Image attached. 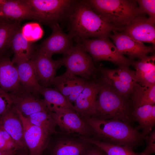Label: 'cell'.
<instances>
[{
	"label": "cell",
	"instance_id": "obj_38",
	"mask_svg": "<svg viewBox=\"0 0 155 155\" xmlns=\"http://www.w3.org/2000/svg\"><path fill=\"white\" fill-rule=\"evenodd\" d=\"M17 155H30V154L27 151L20 150L18 153Z\"/></svg>",
	"mask_w": 155,
	"mask_h": 155
},
{
	"label": "cell",
	"instance_id": "obj_30",
	"mask_svg": "<svg viewBox=\"0 0 155 155\" xmlns=\"http://www.w3.org/2000/svg\"><path fill=\"white\" fill-rule=\"evenodd\" d=\"M20 27L18 21L2 20L0 22V55L9 47L11 39Z\"/></svg>",
	"mask_w": 155,
	"mask_h": 155
},
{
	"label": "cell",
	"instance_id": "obj_19",
	"mask_svg": "<svg viewBox=\"0 0 155 155\" xmlns=\"http://www.w3.org/2000/svg\"><path fill=\"white\" fill-rule=\"evenodd\" d=\"M9 94L12 106L26 117L40 112H49L43 99H40L30 93L26 92L19 94Z\"/></svg>",
	"mask_w": 155,
	"mask_h": 155
},
{
	"label": "cell",
	"instance_id": "obj_5",
	"mask_svg": "<svg viewBox=\"0 0 155 155\" xmlns=\"http://www.w3.org/2000/svg\"><path fill=\"white\" fill-rule=\"evenodd\" d=\"M34 13L35 20L42 23L53 24L67 20L76 0H23Z\"/></svg>",
	"mask_w": 155,
	"mask_h": 155
},
{
	"label": "cell",
	"instance_id": "obj_2",
	"mask_svg": "<svg viewBox=\"0 0 155 155\" xmlns=\"http://www.w3.org/2000/svg\"><path fill=\"white\" fill-rule=\"evenodd\" d=\"M92 132L102 141L132 148L144 138L129 124L116 119H104L96 117L84 119Z\"/></svg>",
	"mask_w": 155,
	"mask_h": 155
},
{
	"label": "cell",
	"instance_id": "obj_21",
	"mask_svg": "<svg viewBox=\"0 0 155 155\" xmlns=\"http://www.w3.org/2000/svg\"><path fill=\"white\" fill-rule=\"evenodd\" d=\"M155 55L147 56L132 61L131 65L136 70L135 77L136 82L142 86L155 84Z\"/></svg>",
	"mask_w": 155,
	"mask_h": 155
},
{
	"label": "cell",
	"instance_id": "obj_31",
	"mask_svg": "<svg viewBox=\"0 0 155 155\" xmlns=\"http://www.w3.org/2000/svg\"><path fill=\"white\" fill-rule=\"evenodd\" d=\"M21 30L23 35L30 42L39 39L43 34L42 29L40 25L36 23L26 24Z\"/></svg>",
	"mask_w": 155,
	"mask_h": 155
},
{
	"label": "cell",
	"instance_id": "obj_12",
	"mask_svg": "<svg viewBox=\"0 0 155 155\" xmlns=\"http://www.w3.org/2000/svg\"><path fill=\"white\" fill-rule=\"evenodd\" d=\"M51 57L39 49L31 59L38 82L43 87H47L51 84L57 70L63 65L62 58L54 60Z\"/></svg>",
	"mask_w": 155,
	"mask_h": 155
},
{
	"label": "cell",
	"instance_id": "obj_7",
	"mask_svg": "<svg viewBox=\"0 0 155 155\" xmlns=\"http://www.w3.org/2000/svg\"><path fill=\"white\" fill-rule=\"evenodd\" d=\"M98 69L102 76L101 80L129 100L137 83L135 71L125 65H120L117 69H111L100 65Z\"/></svg>",
	"mask_w": 155,
	"mask_h": 155
},
{
	"label": "cell",
	"instance_id": "obj_36",
	"mask_svg": "<svg viewBox=\"0 0 155 155\" xmlns=\"http://www.w3.org/2000/svg\"><path fill=\"white\" fill-rule=\"evenodd\" d=\"M95 147L90 148L83 155H106L105 153L99 147Z\"/></svg>",
	"mask_w": 155,
	"mask_h": 155
},
{
	"label": "cell",
	"instance_id": "obj_6",
	"mask_svg": "<svg viewBox=\"0 0 155 155\" xmlns=\"http://www.w3.org/2000/svg\"><path fill=\"white\" fill-rule=\"evenodd\" d=\"M79 42L84 49L92 56L95 63L102 61L112 62L119 66L131 65L133 60L121 54L108 37L90 39L80 40Z\"/></svg>",
	"mask_w": 155,
	"mask_h": 155
},
{
	"label": "cell",
	"instance_id": "obj_10",
	"mask_svg": "<svg viewBox=\"0 0 155 155\" xmlns=\"http://www.w3.org/2000/svg\"><path fill=\"white\" fill-rule=\"evenodd\" d=\"M16 110L22 124L24 140L30 155H42L48 146L51 135L32 123L27 117Z\"/></svg>",
	"mask_w": 155,
	"mask_h": 155
},
{
	"label": "cell",
	"instance_id": "obj_35",
	"mask_svg": "<svg viewBox=\"0 0 155 155\" xmlns=\"http://www.w3.org/2000/svg\"><path fill=\"white\" fill-rule=\"evenodd\" d=\"M147 144V146L145 150L139 154L140 155H150L154 153L155 150V131L151 132L149 135L144 138Z\"/></svg>",
	"mask_w": 155,
	"mask_h": 155
},
{
	"label": "cell",
	"instance_id": "obj_11",
	"mask_svg": "<svg viewBox=\"0 0 155 155\" xmlns=\"http://www.w3.org/2000/svg\"><path fill=\"white\" fill-rule=\"evenodd\" d=\"M112 32L113 34L110 33L108 37L113 40L119 51L123 55H128L131 60H133L136 58H141L155 51L154 46H146L143 42L117 30H113Z\"/></svg>",
	"mask_w": 155,
	"mask_h": 155
},
{
	"label": "cell",
	"instance_id": "obj_15",
	"mask_svg": "<svg viewBox=\"0 0 155 155\" xmlns=\"http://www.w3.org/2000/svg\"><path fill=\"white\" fill-rule=\"evenodd\" d=\"M88 81L66 71L62 75L55 77L51 84L72 104L74 103Z\"/></svg>",
	"mask_w": 155,
	"mask_h": 155
},
{
	"label": "cell",
	"instance_id": "obj_20",
	"mask_svg": "<svg viewBox=\"0 0 155 155\" xmlns=\"http://www.w3.org/2000/svg\"><path fill=\"white\" fill-rule=\"evenodd\" d=\"M90 144L79 137L61 136L56 141L51 149V154L83 155L90 148Z\"/></svg>",
	"mask_w": 155,
	"mask_h": 155
},
{
	"label": "cell",
	"instance_id": "obj_1",
	"mask_svg": "<svg viewBox=\"0 0 155 155\" xmlns=\"http://www.w3.org/2000/svg\"><path fill=\"white\" fill-rule=\"evenodd\" d=\"M67 20L69 34L76 41L108 37L113 30H117L85 0H76Z\"/></svg>",
	"mask_w": 155,
	"mask_h": 155
},
{
	"label": "cell",
	"instance_id": "obj_3",
	"mask_svg": "<svg viewBox=\"0 0 155 155\" xmlns=\"http://www.w3.org/2000/svg\"><path fill=\"white\" fill-rule=\"evenodd\" d=\"M95 109L96 117L116 119L129 124L132 121L130 103L100 80Z\"/></svg>",
	"mask_w": 155,
	"mask_h": 155
},
{
	"label": "cell",
	"instance_id": "obj_33",
	"mask_svg": "<svg viewBox=\"0 0 155 155\" xmlns=\"http://www.w3.org/2000/svg\"><path fill=\"white\" fill-rule=\"evenodd\" d=\"M0 150H18L16 144L10 136L0 127Z\"/></svg>",
	"mask_w": 155,
	"mask_h": 155
},
{
	"label": "cell",
	"instance_id": "obj_27",
	"mask_svg": "<svg viewBox=\"0 0 155 155\" xmlns=\"http://www.w3.org/2000/svg\"><path fill=\"white\" fill-rule=\"evenodd\" d=\"M133 108L155 103V84L142 86L136 83L131 95Z\"/></svg>",
	"mask_w": 155,
	"mask_h": 155
},
{
	"label": "cell",
	"instance_id": "obj_25",
	"mask_svg": "<svg viewBox=\"0 0 155 155\" xmlns=\"http://www.w3.org/2000/svg\"><path fill=\"white\" fill-rule=\"evenodd\" d=\"M131 113L132 119L139 124L137 129L142 130L144 138L150 133L155 124V105H146L133 108Z\"/></svg>",
	"mask_w": 155,
	"mask_h": 155
},
{
	"label": "cell",
	"instance_id": "obj_9",
	"mask_svg": "<svg viewBox=\"0 0 155 155\" xmlns=\"http://www.w3.org/2000/svg\"><path fill=\"white\" fill-rule=\"evenodd\" d=\"M63 133H71L89 137L92 134L90 129L84 119L75 111L63 108H55L49 112Z\"/></svg>",
	"mask_w": 155,
	"mask_h": 155
},
{
	"label": "cell",
	"instance_id": "obj_23",
	"mask_svg": "<svg viewBox=\"0 0 155 155\" xmlns=\"http://www.w3.org/2000/svg\"><path fill=\"white\" fill-rule=\"evenodd\" d=\"M16 67L19 81L23 88L27 92L38 97L40 94L41 85L37 80L32 59L17 64Z\"/></svg>",
	"mask_w": 155,
	"mask_h": 155
},
{
	"label": "cell",
	"instance_id": "obj_26",
	"mask_svg": "<svg viewBox=\"0 0 155 155\" xmlns=\"http://www.w3.org/2000/svg\"><path fill=\"white\" fill-rule=\"evenodd\" d=\"M39 93L43 96L44 101L49 112L59 108L75 111L73 105L59 91L55 88H48L41 86Z\"/></svg>",
	"mask_w": 155,
	"mask_h": 155
},
{
	"label": "cell",
	"instance_id": "obj_40",
	"mask_svg": "<svg viewBox=\"0 0 155 155\" xmlns=\"http://www.w3.org/2000/svg\"><path fill=\"white\" fill-rule=\"evenodd\" d=\"M2 20L1 18V16H0V22Z\"/></svg>",
	"mask_w": 155,
	"mask_h": 155
},
{
	"label": "cell",
	"instance_id": "obj_32",
	"mask_svg": "<svg viewBox=\"0 0 155 155\" xmlns=\"http://www.w3.org/2000/svg\"><path fill=\"white\" fill-rule=\"evenodd\" d=\"M139 15L147 14L149 16L148 20L152 23H155V0H138Z\"/></svg>",
	"mask_w": 155,
	"mask_h": 155
},
{
	"label": "cell",
	"instance_id": "obj_34",
	"mask_svg": "<svg viewBox=\"0 0 155 155\" xmlns=\"http://www.w3.org/2000/svg\"><path fill=\"white\" fill-rule=\"evenodd\" d=\"M12 106L9 94L0 89V120Z\"/></svg>",
	"mask_w": 155,
	"mask_h": 155
},
{
	"label": "cell",
	"instance_id": "obj_13",
	"mask_svg": "<svg viewBox=\"0 0 155 155\" xmlns=\"http://www.w3.org/2000/svg\"><path fill=\"white\" fill-rule=\"evenodd\" d=\"M51 26V34L43 42L39 49L51 57L55 54L66 55L73 46V37L69 34L65 33L58 23Z\"/></svg>",
	"mask_w": 155,
	"mask_h": 155
},
{
	"label": "cell",
	"instance_id": "obj_4",
	"mask_svg": "<svg viewBox=\"0 0 155 155\" xmlns=\"http://www.w3.org/2000/svg\"><path fill=\"white\" fill-rule=\"evenodd\" d=\"M119 31L139 15L136 0H85Z\"/></svg>",
	"mask_w": 155,
	"mask_h": 155
},
{
	"label": "cell",
	"instance_id": "obj_41",
	"mask_svg": "<svg viewBox=\"0 0 155 155\" xmlns=\"http://www.w3.org/2000/svg\"><path fill=\"white\" fill-rule=\"evenodd\" d=\"M0 16H2V14L1 13H0Z\"/></svg>",
	"mask_w": 155,
	"mask_h": 155
},
{
	"label": "cell",
	"instance_id": "obj_28",
	"mask_svg": "<svg viewBox=\"0 0 155 155\" xmlns=\"http://www.w3.org/2000/svg\"><path fill=\"white\" fill-rule=\"evenodd\" d=\"M78 137L86 142L98 147L106 155H140L133 151V148L129 146L113 144L84 136L79 135Z\"/></svg>",
	"mask_w": 155,
	"mask_h": 155
},
{
	"label": "cell",
	"instance_id": "obj_14",
	"mask_svg": "<svg viewBox=\"0 0 155 155\" xmlns=\"http://www.w3.org/2000/svg\"><path fill=\"white\" fill-rule=\"evenodd\" d=\"M118 31L124 33L137 40L151 43L155 46V24L150 21L144 14L137 16Z\"/></svg>",
	"mask_w": 155,
	"mask_h": 155
},
{
	"label": "cell",
	"instance_id": "obj_29",
	"mask_svg": "<svg viewBox=\"0 0 155 155\" xmlns=\"http://www.w3.org/2000/svg\"><path fill=\"white\" fill-rule=\"evenodd\" d=\"M27 117L32 123L40 127L50 135L53 134H65L56 131V123L49 112L35 113Z\"/></svg>",
	"mask_w": 155,
	"mask_h": 155
},
{
	"label": "cell",
	"instance_id": "obj_16",
	"mask_svg": "<svg viewBox=\"0 0 155 155\" xmlns=\"http://www.w3.org/2000/svg\"><path fill=\"white\" fill-rule=\"evenodd\" d=\"M99 90L98 82L88 81L74 102L75 111L84 119L96 117L95 105Z\"/></svg>",
	"mask_w": 155,
	"mask_h": 155
},
{
	"label": "cell",
	"instance_id": "obj_18",
	"mask_svg": "<svg viewBox=\"0 0 155 155\" xmlns=\"http://www.w3.org/2000/svg\"><path fill=\"white\" fill-rule=\"evenodd\" d=\"M0 127L12 137L17 150L27 151L24 138L22 124L18 112L13 106L0 120Z\"/></svg>",
	"mask_w": 155,
	"mask_h": 155
},
{
	"label": "cell",
	"instance_id": "obj_8",
	"mask_svg": "<svg viewBox=\"0 0 155 155\" xmlns=\"http://www.w3.org/2000/svg\"><path fill=\"white\" fill-rule=\"evenodd\" d=\"M76 42L69 52L62 58L63 65L66 67L67 71L88 80L94 74L96 68L92 57L81 44Z\"/></svg>",
	"mask_w": 155,
	"mask_h": 155
},
{
	"label": "cell",
	"instance_id": "obj_37",
	"mask_svg": "<svg viewBox=\"0 0 155 155\" xmlns=\"http://www.w3.org/2000/svg\"><path fill=\"white\" fill-rule=\"evenodd\" d=\"M17 151L14 150H0V155H15Z\"/></svg>",
	"mask_w": 155,
	"mask_h": 155
},
{
	"label": "cell",
	"instance_id": "obj_39",
	"mask_svg": "<svg viewBox=\"0 0 155 155\" xmlns=\"http://www.w3.org/2000/svg\"><path fill=\"white\" fill-rule=\"evenodd\" d=\"M5 1V0H0V13L2 6Z\"/></svg>",
	"mask_w": 155,
	"mask_h": 155
},
{
	"label": "cell",
	"instance_id": "obj_24",
	"mask_svg": "<svg viewBox=\"0 0 155 155\" xmlns=\"http://www.w3.org/2000/svg\"><path fill=\"white\" fill-rule=\"evenodd\" d=\"M0 12L2 16L11 20H35L34 13L23 0H5Z\"/></svg>",
	"mask_w": 155,
	"mask_h": 155
},
{
	"label": "cell",
	"instance_id": "obj_22",
	"mask_svg": "<svg viewBox=\"0 0 155 155\" xmlns=\"http://www.w3.org/2000/svg\"><path fill=\"white\" fill-rule=\"evenodd\" d=\"M9 47L14 52L11 60L14 64L17 65L29 61L35 53L33 45L23 35L20 28L13 36Z\"/></svg>",
	"mask_w": 155,
	"mask_h": 155
},
{
	"label": "cell",
	"instance_id": "obj_17",
	"mask_svg": "<svg viewBox=\"0 0 155 155\" xmlns=\"http://www.w3.org/2000/svg\"><path fill=\"white\" fill-rule=\"evenodd\" d=\"M0 89L9 94L26 92L20 82L16 66L7 57L0 58Z\"/></svg>",
	"mask_w": 155,
	"mask_h": 155
}]
</instances>
